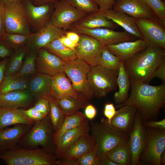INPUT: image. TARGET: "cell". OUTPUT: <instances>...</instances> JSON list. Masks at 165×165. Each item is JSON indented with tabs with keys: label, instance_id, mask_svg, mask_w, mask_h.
I'll return each instance as SVG.
<instances>
[{
	"label": "cell",
	"instance_id": "1",
	"mask_svg": "<svg viewBox=\"0 0 165 165\" xmlns=\"http://www.w3.org/2000/svg\"><path fill=\"white\" fill-rule=\"evenodd\" d=\"M130 80L131 92L127 100L117 105L118 108L126 105L134 106L142 121L152 120L158 115L165 104V83L153 86Z\"/></svg>",
	"mask_w": 165,
	"mask_h": 165
},
{
	"label": "cell",
	"instance_id": "2",
	"mask_svg": "<svg viewBox=\"0 0 165 165\" xmlns=\"http://www.w3.org/2000/svg\"><path fill=\"white\" fill-rule=\"evenodd\" d=\"M165 49L148 45L124 62L130 79L148 84L156 68L165 60Z\"/></svg>",
	"mask_w": 165,
	"mask_h": 165
},
{
	"label": "cell",
	"instance_id": "3",
	"mask_svg": "<svg viewBox=\"0 0 165 165\" xmlns=\"http://www.w3.org/2000/svg\"><path fill=\"white\" fill-rule=\"evenodd\" d=\"M53 132L48 114L42 120L34 123L18 146L28 149H35L41 146L46 152L54 153L56 145L53 142Z\"/></svg>",
	"mask_w": 165,
	"mask_h": 165
},
{
	"label": "cell",
	"instance_id": "4",
	"mask_svg": "<svg viewBox=\"0 0 165 165\" xmlns=\"http://www.w3.org/2000/svg\"><path fill=\"white\" fill-rule=\"evenodd\" d=\"M6 165H55L57 157L42 148L28 149L19 147L0 155Z\"/></svg>",
	"mask_w": 165,
	"mask_h": 165
},
{
	"label": "cell",
	"instance_id": "5",
	"mask_svg": "<svg viewBox=\"0 0 165 165\" xmlns=\"http://www.w3.org/2000/svg\"><path fill=\"white\" fill-rule=\"evenodd\" d=\"M90 126L91 135L95 142L98 158L106 156L111 149L129 136L113 128L104 118L101 120V122H91Z\"/></svg>",
	"mask_w": 165,
	"mask_h": 165
},
{
	"label": "cell",
	"instance_id": "6",
	"mask_svg": "<svg viewBox=\"0 0 165 165\" xmlns=\"http://www.w3.org/2000/svg\"><path fill=\"white\" fill-rule=\"evenodd\" d=\"M118 72L100 64L91 67L87 74V80L94 96L105 97L116 89Z\"/></svg>",
	"mask_w": 165,
	"mask_h": 165
},
{
	"label": "cell",
	"instance_id": "7",
	"mask_svg": "<svg viewBox=\"0 0 165 165\" xmlns=\"http://www.w3.org/2000/svg\"><path fill=\"white\" fill-rule=\"evenodd\" d=\"M91 67L82 60L76 58L65 62L64 71L72 82L74 89L89 101L94 97L88 84L87 74Z\"/></svg>",
	"mask_w": 165,
	"mask_h": 165
},
{
	"label": "cell",
	"instance_id": "8",
	"mask_svg": "<svg viewBox=\"0 0 165 165\" xmlns=\"http://www.w3.org/2000/svg\"><path fill=\"white\" fill-rule=\"evenodd\" d=\"M146 143L139 158L140 164L161 165V156L165 149V130L146 127Z\"/></svg>",
	"mask_w": 165,
	"mask_h": 165
},
{
	"label": "cell",
	"instance_id": "9",
	"mask_svg": "<svg viewBox=\"0 0 165 165\" xmlns=\"http://www.w3.org/2000/svg\"><path fill=\"white\" fill-rule=\"evenodd\" d=\"M4 26L6 33L28 35L32 32L22 3L5 4Z\"/></svg>",
	"mask_w": 165,
	"mask_h": 165
},
{
	"label": "cell",
	"instance_id": "10",
	"mask_svg": "<svg viewBox=\"0 0 165 165\" xmlns=\"http://www.w3.org/2000/svg\"><path fill=\"white\" fill-rule=\"evenodd\" d=\"M54 7L50 21L55 26L66 31L87 14L78 10L66 0H58Z\"/></svg>",
	"mask_w": 165,
	"mask_h": 165
},
{
	"label": "cell",
	"instance_id": "11",
	"mask_svg": "<svg viewBox=\"0 0 165 165\" xmlns=\"http://www.w3.org/2000/svg\"><path fill=\"white\" fill-rule=\"evenodd\" d=\"M78 33L89 35L98 41L102 46L115 44L120 42L135 40L137 38L127 32L117 31L105 28L85 29L72 25L70 29Z\"/></svg>",
	"mask_w": 165,
	"mask_h": 165
},
{
	"label": "cell",
	"instance_id": "12",
	"mask_svg": "<svg viewBox=\"0 0 165 165\" xmlns=\"http://www.w3.org/2000/svg\"><path fill=\"white\" fill-rule=\"evenodd\" d=\"M142 37L148 45L165 48V27L157 18H134Z\"/></svg>",
	"mask_w": 165,
	"mask_h": 165
},
{
	"label": "cell",
	"instance_id": "13",
	"mask_svg": "<svg viewBox=\"0 0 165 165\" xmlns=\"http://www.w3.org/2000/svg\"><path fill=\"white\" fill-rule=\"evenodd\" d=\"M79 34V39L74 50L77 57L91 67L98 64L102 45L97 40L89 35L82 33Z\"/></svg>",
	"mask_w": 165,
	"mask_h": 165
},
{
	"label": "cell",
	"instance_id": "14",
	"mask_svg": "<svg viewBox=\"0 0 165 165\" xmlns=\"http://www.w3.org/2000/svg\"><path fill=\"white\" fill-rule=\"evenodd\" d=\"M22 3L31 30L38 31L50 20L54 3H47L36 6L30 0H24Z\"/></svg>",
	"mask_w": 165,
	"mask_h": 165
},
{
	"label": "cell",
	"instance_id": "15",
	"mask_svg": "<svg viewBox=\"0 0 165 165\" xmlns=\"http://www.w3.org/2000/svg\"><path fill=\"white\" fill-rule=\"evenodd\" d=\"M142 121L140 114L137 111L133 127L129 135L131 152V165L140 164V157L147 141V131Z\"/></svg>",
	"mask_w": 165,
	"mask_h": 165
},
{
	"label": "cell",
	"instance_id": "16",
	"mask_svg": "<svg viewBox=\"0 0 165 165\" xmlns=\"http://www.w3.org/2000/svg\"><path fill=\"white\" fill-rule=\"evenodd\" d=\"M66 31L55 26L50 20L38 31L33 33L26 45L29 51H38L54 40L65 35Z\"/></svg>",
	"mask_w": 165,
	"mask_h": 165
},
{
	"label": "cell",
	"instance_id": "17",
	"mask_svg": "<svg viewBox=\"0 0 165 165\" xmlns=\"http://www.w3.org/2000/svg\"><path fill=\"white\" fill-rule=\"evenodd\" d=\"M65 63V62L43 48L37 52L35 64L38 73L53 77L64 71Z\"/></svg>",
	"mask_w": 165,
	"mask_h": 165
},
{
	"label": "cell",
	"instance_id": "18",
	"mask_svg": "<svg viewBox=\"0 0 165 165\" xmlns=\"http://www.w3.org/2000/svg\"><path fill=\"white\" fill-rule=\"evenodd\" d=\"M32 125L19 124L0 130V155L19 148L18 144Z\"/></svg>",
	"mask_w": 165,
	"mask_h": 165
},
{
	"label": "cell",
	"instance_id": "19",
	"mask_svg": "<svg viewBox=\"0 0 165 165\" xmlns=\"http://www.w3.org/2000/svg\"><path fill=\"white\" fill-rule=\"evenodd\" d=\"M112 9L134 18H157L153 11L144 0H115Z\"/></svg>",
	"mask_w": 165,
	"mask_h": 165
},
{
	"label": "cell",
	"instance_id": "20",
	"mask_svg": "<svg viewBox=\"0 0 165 165\" xmlns=\"http://www.w3.org/2000/svg\"><path fill=\"white\" fill-rule=\"evenodd\" d=\"M90 126L86 117L79 125L66 132L56 145L54 154L57 158H61L66 150L81 136L88 134Z\"/></svg>",
	"mask_w": 165,
	"mask_h": 165
},
{
	"label": "cell",
	"instance_id": "21",
	"mask_svg": "<svg viewBox=\"0 0 165 165\" xmlns=\"http://www.w3.org/2000/svg\"><path fill=\"white\" fill-rule=\"evenodd\" d=\"M35 99L28 89L0 94V107L23 109L31 106Z\"/></svg>",
	"mask_w": 165,
	"mask_h": 165
},
{
	"label": "cell",
	"instance_id": "22",
	"mask_svg": "<svg viewBox=\"0 0 165 165\" xmlns=\"http://www.w3.org/2000/svg\"><path fill=\"white\" fill-rule=\"evenodd\" d=\"M136 112L135 107L132 105H126L120 107L112 119L110 125L129 135L133 127Z\"/></svg>",
	"mask_w": 165,
	"mask_h": 165
},
{
	"label": "cell",
	"instance_id": "23",
	"mask_svg": "<svg viewBox=\"0 0 165 165\" xmlns=\"http://www.w3.org/2000/svg\"><path fill=\"white\" fill-rule=\"evenodd\" d=\"M49 95L57 100L68 97L77 98L78 93L74 89L70 80L63 71L52 77Z\"/></svg>",
	"mask_w": 165,
	"mask_h": 165
},
{
	"label": "cell",
	"instance_id": "24",
	"mask_svg": "<svg viewBox=\"0 0 165 165\" xmlns=\"http://www.w3.org/2000/svg\"><path fill=\"white\" fill-rule=\"evenodd\" d=\"M148 46V44L144 39H139L105 46L113 54L124 62Z\"/></svg>",
	"mask_w": 165,
	"mask_h": 165
},
{
	"label": "cell",
	"instance_id": "25",
	"mask_svg": "<svg viewBox=\"0 0 165 165\" xmlns=\"http://www.w3.org/2000/svg\"><path fill=\"white\" fill-rule=\"evenodd\" d=\"M24 109L0 107V130L13 125H32L35 122L24 113Z\"/></svg>",
	"mask_w": 165,
	"mask_h": 165
},
{
	"label": "cell",
	"instance_id": "26",
	"mask_svg": "<svg viewBox=\"0 0 165 165\" xmlns=\"http://www.w3.org/2000/svg\"><path fill=\"white\" fill-rule=\"evenodd\" d=\"M73 24L88 29L105 28L113 30L117 28L118 26L112 21L108 19L103 12L99 10L87 14Z\"/></svg>",
	"mask_w": 165,
	"mask_h": 165
},
{
	"label": "cell",
	"instance_id": "27",
	"mask_svg": "<svg viewBox=\"0 0 165 165\" xmlns=\"http://www.w3.org/2000/svg\"><path fill=\"white\" fill-rule=\"evenodd\" d=\"M103 12L108 19L121 26L125 31L137 38L143 39L142 35L135 22L134 18L125 13L113 9Z\"/></svg>",
	"mask_w": 165,
	"mask_h": 165
},
{
	"label": "cell",
	"instance_id": "28",
	"mask_svg": "<svg viewBox=\"0 0 165 165\" xmlns=\"http://www.w3.org/2000/svg\"><path fill=\"white\" fill-rule=\"evenodd\" d=\"M52 77L38 73L29 80L27 89L35 99L46 97L50 90Z\"/></svg>",
	"mask_w": 165,
	"mask_h": 165
},
{
	"label": "cell",
	"instance_id": "29",
	"mask_svg": "<svg viewBox=\"0 0 165 165\" xmlns=\"http://www.w3.org/2000/svg\"><path fill=\"white\" fill-rule=\"evenodd\" d=\"M96 147L95 143L89 134L84 135L75 141L62 155L60 159L76 160Z\"/></svg>",
	"mask_w": 165,
	"mask_h": 165
},
{
	"label": "cell",
	"instance_id": "30",
	"mask_svg": "<svg viewBox=\"0 0 165 165\" xmlns=\"http://www.w3.org/2000/svg\"><path fill=\"white\" fill-rule=\"evenodd\" d=\"M106 156L119 165H131V152L129 136L111 149L107 153Z\"/></svg>",
	"mask_w": 165,
	"mask_h": 165
},
{
	"label": "cell",
	"instance_id": "31",
	"mask_svg": "<svg viewBox=\"0 0 165 165\" xmlns=\"http://www.w3.org/2000/svg\"><path fill=\"white\" fill-rule=\"evenodd\" d=\"M117 83L119 90L114 94V99L117 105H119L126 101L128 98L130 87L129 76L125 69L124 61L122 60L118 72Z\"/></svg>",
	"mask_w": 165,
	"mask_h": 165
},
{
	"label": "cell",
	"instance_id": "32",
	"mask_svg": "<svg viewBox=\"0 0 165 165\" xmlns=\"http://www.w3.org/2000/svg\"><path fill=\"white\" fill-rule=\"evenodd\" d=\"M88 101L83 95L79 93L77 98L68 97L57 100L60 107L66 116L73 114L80 109L85 108L89 104Z\"/></svg>",
	"mask_w": 165,
	"mask_h": 165
},
{
	"label": "cell",
	"instance_id": "33",
	"mask_svg": "<svg viewBox=\"0 0 165 165\" xmlns=\"http://www.w3.org/2000/svg\"><path fill=\"white\" fill-rule=\"evenodd\" d=\"M86 117L84 113L79 111L72 115L67 116L59 129L53 133L54 144L56 145L66 132L79 125Z\"/></svg>",
	"mask_w": 165,
	"mask_h": 165
},
{
	"label": "cell",
	"instance_id": "34",
	"mask_svg": "<svg viewBox=\"0 0 165 165\" xmlns=\"http://www.w3.org/2000/svg\"><path fill=\"white\" fill-rule=\"evenodd\" d=\"M43 48L65 62L77 57L74 50L66 47L62 44L60 38L54 40Z\"/></svg>",
	"mask_w": 165,
	"mask_h": 165
},
{
	"label": "cell",
	"instance_id": "35",
	"mask_svg": "<svg viewBox=\"0 0 165 165\" xmlns=\"http://www.w3.org/2000/svg\"><path fill=\"white\" fill-rule=\"evenodd\" d=\"M29 51L26 44L15 50L6 68L5 75H15L20 70L24 58Z\"/></svg>",
	"mask_w": 165,
	"mask_h": 165
},
{
	"label": "cell",
	"instance_id": "36",
	"mask_svg": "<svg viewBox=\"0 0 165 165\" xmlns=\"http://www.w3.org/2000/svg\"><path fill=\"white\" fill-rule=\"evenodd\" d=\"M29 81L15 75H5L0 84V94L27 89Z\"/></svg>",
	"mask_w": 165,
	"mask_h": 165
},
{
	"label": "cell",
	"instance_id": "37",
	"mask_svg": "<svg viewBox=\"0 0 165 165\" xmlns=\"http://www.w3.org/2000/svg\"><path fill=\"white\" fill-rule=\"evenodd\" d=\"M49 107V115L54 132L58 130L67 116L59 105L56 99L50 95L47 96Z\"/></svg>",
	"mask_w": 165,
	"mask_h": 165
},
{
	"label": "cell",
	"instance_id": "38",
	"mask_svg": "<svg viewBox=\"0 0 165 165\" xmlns=\"http://www.w3.org/2000/svg\"><path fill=\"white\" fill-rule=\"evenodd\" d=\"M38 51H29L24 60L22 66L15 75L23 78L34 74L36 71L35 60Z\"/></svg>",
	"mask_w": 165,
	"mask_h": 165
},
{
	"label": "cell",
	"instance_id": "39",
	"mask_svg": "<svg viewBox=\"0 0 165 165\" xmlns=\"http://www.w3.org/2000/svg\"><path fill=\"white\" fill-rule=\"evenodd\" d=\"M121 60L113 54L105 46H102L99 64L107 68L118 72Z\"/></svg>",
	"mask_w": 165,
	"mask_h": 165
},
{
	"label": "cell",
	"instance_id": "40",
	"mask_svg": "<svg viewBox=\"0 0 165 165\" xmlns=\"http://www.w3.org/2000/svg\"><path fill=\"white\" fill-rule=\"evenodd\" d=\"M33 32L28 35L6 33L2 40L14 50L27 44Z\"/></svg>",
	"mask_w": 165,
	"mask_h": 165
},
{
	"label": "cell",
	"instance_id": "41",
	"mask_svg": "<svg viewBox=\"0 0 165 165\" xmlns=\"http://www.w3.org/2000/svg\"><path fill=\"white\" fill-rule=\"evenodd\" d=\"M78 10L87 14L99 10L98 6L94 0H66Z\"/></svg>",
	"mask_w": 165,
	"mask_h": 165
},
{
	"label": "cell",
	"instance_id": "42",
	"mask_svg": "<svg viewBox=\"0 0 165 165\" xmlns=\"http://www.w3.org/2000/svg\"><path fill=\"white\" fill-rule=\"evenodd\" d=\"M154 13L159 22L165 27V3L162 0H144Z\"/></svg>",
	"mask_w": 165,
	"mask_h": 165
},
{
	"label": "cell",
	"instance_id": "43",
	"mask_svg": "<svg viewBox=\"0 0 165 165\" xmlns=\"http://www.w3.org/2000/svg\"><path fill=\"white\" fill-rule=\"evenodd\" d=\"M96 147L76 160L78 165H99Z\"/></svg>",
	"mask_w": 165,
	"mask_h": 165
},
{
	"label": "cell",
	"instance_id": "44",
	"mask_svg": "<svg viewBox=\"0 0 165 165\" xmlns=\"http://www.w3.org/2000/svg\"><path fill=\"white\" fill-rule=\"evenodd\" d=\"M33 106L46 116L49 113V104L47 97L41 98L37 99Z\"/></svg>",
	"mask_w": 165,
	"mask_h": 165
},
{
	"label": "cell",
	"instance_id": "45",
	"mask_svg": "<svg viewBox=\"0 0 165 165\" xmlns=\"http://www.w3.org/2000/svg\"><path fill=\"white\" fill-rule=\"evenodd\" d=\"M24 112L29 118L34 122L41 120L46 116L41 113L34 106L24 109Z\"/></svg>",
	"mask_w": 165,
	"mask_h": 165
},
{
	"label": "cell",
	"instance_id": "46",
	"mask_svg": "<svg viewBox=\"0 0 165 165\" xmlns=\"http://www.w3.org/2000/svg\"><path fill=\"white\" fill-rule=\"evenodd\" d=\"M116 111L113 104L108 103L105 105L104 114L107 118L106 119L109 124L111 125L112 119L115 115Z\"/></svg>",
	"mask_w": 165,
	"mask_h": 165
},
{
	"label": "cell",
	"instance_id": "47",
	"mask_svg": "<svg viewBox=\"0 0 165 165\" xmlns=\"http://www.w3.org/2000/svg\"><path fill=\"white\" fill-rule=\"evenodd\" d=\"M14 50L12 49L4 41L0 40V57L3 58L11 56Z\"/></svg>",
	"mask_w": 165,
	"mask_h": 165
},
{
	"label": "cell",
	"instance_id": "48",
	"mask_svg": "<svg viewBox=\"0 0 165 165\" xmlns=\"http://www.w3.org/2000/svg\"><path fill=\"white\" fill-rule=\"evenodd\" d=\"M98 6L99 10L101 11L113 9L115 0H94Z\"/></svg>",
	"mask_w": 165,
	"mask_h": 165
},
{
	"label": "cell",
	"instance_id": "49",
	"mask_svg": "<svg viewBox=\"0 0 165 165\" xmlns=\"http://www.w3.org/2000/svg\"><path fill=\"white\" fill-rule=\"evenodd\" d=\"M142 124L145 127L165 129V119L159 121H145Z\"/></svg>",
	"mask_w": 165,
	"mask_h": 165
},
{
	"label": "cell",
	"instance_id": "50",
	"mask_svg": "<svg viewBox=\"0 0 165 165\" xmlns=\"http://www.w3.org/2000/svg\"><path fill=\"white\" fill-rule=\"evenodd\" d=\"M5 4L0 2V40L6 33L4 26Z\"/></svg>",
	"mask_w": 165,
	"mask_h": 165
},
{
	"label": "cell",
	"instance_id": "51",
	"mask_svg": "<svg viewBox=\"0 0 165 165\" xmlns=\"http://www.w3.org/2000/svg\"><path fill=\"white\" fill-rule=\"evenodd\" d=\"M157 77L161 80L163 83L165 82V60L163 61L158 66L156 70L153 75V78Z\"/></svg>",
	"mask_w": 165,
	"mask_h": 165
},
{
	"label": "cell",
	"instance_id": "52",
	"mask_svg": "<svg viewBox=\"0 0 165 165\" xmlns=\"http://www.w3.org/2000/svg\"><path fill=\"white\" fill-rule=\"evenodd\" d=\"M84 114L86 117L90 120H92L97 114V110L91 104L88 105L85 107Z\"/></svg>",
	"mask_w": 165,
	"mask_h": 165
},
{
	"label": "cell",
	"instance_id": "53",
	"mask_svg": "<svg viewBox=\"0 0 165 165\" xmlns=\"http://www.w3.org/2000/svg\"><path fill=\"white\" fill-rule=\"evenodd\" d=\"M60 40L62 44L66 47L74 50L77 45L72 41L65 35L60 38Z\"/></svg>",
	"mask_w": 165,
	"mask_h": 165
},
{
	"label": "cell",
	"instance_id": "54",
	"mask_svg": "<svg viewBox=\"0 0 165 165\" xmlns=\"http://www.w3.org/2000/svg\"><path fill=\"white\" fill-rule=\"evenodd\" d=\"M9 61L8 59L4 58L0 61V84L5 76L6 68Z\"/></svg>",
	"mask_w": 165,
	"mask_h": 165
},
{
	"label": "cell",
	"instance_id": "55",
	"mask_svg": "<svg viewBox=\"0 0 165 165\" xmlns=\"http://www.w3.org/2000/svg\"><path fill=\"white\" fill-rule=\"evenodd\" d=\"M65 35L74 43L77 44L80 38L79 34L75 31H67Z\"/></svg>",
	"mask_w": 165,
	"mask_h": 165
},
{
	"label": "cell",
	"instance_id": "56",
	"mask_svg": "<svg viewBox=\"0 0 165 165\" xmlns=\"http://www.w3.org/2000/svg\"><path fill=\"white\" fill-rule=\"evenodd\" d=\"M57 165H78L76 160L69 159H59L57 160Z\"/></svg>",
	"mask_w": 165,
	"mask_h": 165
},
{
	"label": "cell",
	"instance_id": "57",
	"mask_svg": "<svg viewBox=\"0 0 165 165\" xmlns=\"http://www.w3.org/2000/svg\"><path fill=\"white\" fill-rule=\"evenodd\" d=\"M98 161L99 165H119L109 159L106 156L99 158Z\"/></svg>",
	"mask_w": 165,
	"mask_h": 165
},
{
	"label": "cell",
	"instance_id": "58",
	"mask_svg": "<svg viewBox=\"0 0 165 165\" xmlns=\"http://www.w3.org/2000/svg\"><path fill=\"white\" fill-rule=\"evenodd\" d=\"M58 0H30L34 5L38 6L44 3H54Z\"/></svg>",
	"mask_w": 165,
	"mask_h": 165
},
{
	"label": "cell",
	"instance_id": "59",
	"mask_svg": "<svg viewBox=\"0 0 165 165\" xmlns=\"http://www.w3.org/2000/svg\"><path fill=\"white\" fill-rule=\"evenodd\" d=\"M24 0H0V2L4 4H5L9 2H17L22 3Z\"/></svg>",
	"mask_w": 165,
	"mask_h": 165
},
{
	"label": "cell",
	"instance_id": "60",
	"mask_svg": "<svg viewBox=\"0 0 165 165\" xmlns=\"http://www.w3.org/2000/svg\"><path fill=\"white\" fill-rule=\"evenodd\" d=\"M160 161L161 165L165 164V151L162 154L160 158Z\"/></svg>",
	"mask_w": 165,
	"mask_h": 165
},
{
	"label": "cell",
	"instance_id": "61",
	"mask_svg": "<svg viewBox=\"0 0 165 165\" xmlns=\"http://www.w3.org/2000/svg\"><path fill=\"white\" fill-rule=\"evenodd\" d=\"M163 0V1L165 2V0Z\"/></svg>",
	"mask_w": 165,
	"mask_h": 165
}]
</instances>
